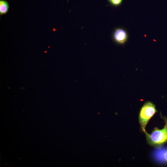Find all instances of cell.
<instances>
[{"instance_id": "6", "label": "cell", "mask_w": 167, "mask_h": 167, "mask_svg": "<svg viewBox=\"0 0 167 167\" xmlns=\"http://www.w3.org/2000/svg\"><path fill=\"white\" fill-rule=\"evenodd\" d=\"M164 156L166 159V160L167 162V151H166V152L164 154Z\"/></svg>"}, {"instance_id": "5", "label": "cell", "mask_w": 167, "mask_h": 167, "mask_svg": "<svg viewBox=\"0 0 167 167\" xmlns=\"http://www.w3.org/2000/svg\"><path fill=\"white\" fill-rule=\"evenodd\" d=\"M108 1L112 5L118 6L122 3L123 0H108Z\"/></svg>"}, {"instance_id": "3", "label": "cell", "mask_w": 167, "mask_h": 167, "mask_svg": "<svg viewBox=\"0 0 167 167\" xmlns=\"http://www.w3.org/2000/svg\"><path fill=\"white\" fill-rule=\"evenodd\" d=\"M114 40L118 43L123 44L127 41L128 35L125 30L122 28H117L114 32Z\"/></svg>"}, {"instance_id": "4", "label": "cell", "mask_w": 167, "mask_h": 167, "mask_svg": "<svg viewBox=\"0 0 167 167\" xmlns=\"http://www.w3.org/2000/svg\"><path fill=\"white\" fill-rule=\"evenodd\" d=\"M9 9L8 3L4 0H0V15H2L7 13Z\"/></svg>"}, {"instance_id": "1", "label": "cell", "mask_w": 167, "mask_h": 167, "mask_svg": "<svg viewBox=\"0 0 167 167\" xmlns=\"http://www.w3.org/2000/svg\"><path fill=\"white\" fill-rule=\"evenodd\" d=\"M161 116L165 123L162 130L155 127L150 134L146 131L144 132L148 145L155 148L160 147L167 142V118Z\"/></svg>"}, {"instance_id": "2", "label": "cell", "mask_w": 167, "mask_h": 167, "mask_svg": "<svg viewBox=\"0 0 167 167\" xmlns=\"http://www.w3.org/2000/svg\"><path fill=\"white\" fill-rule=\"evenodd\" d=\"M157 112L155 105L152 103L147 102L144 104L140 110L139 115V122L141 130L144 133L149 120Z\"/></svg>"}]
</instances>
